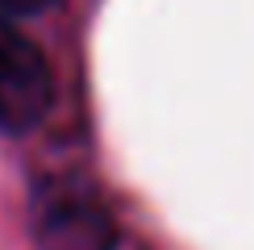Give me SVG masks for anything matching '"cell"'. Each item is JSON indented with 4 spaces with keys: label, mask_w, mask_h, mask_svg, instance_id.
Segmentation results:
<instances>
[{
    "label": "cell",
    "mask_w": 254,
    "mask_h": 250,
    "mask_svg": "<svg viewBox=\"0 0 254 250\" xmlns=\"http://www.w3.org/2000/svg\"><path fill=\"white\" fill-rule=\"evenodd\" d=\"M34 234L42 250H113L117 246L113 213L79 180L46 184L38 192Z\"/></svg>",
    "instance_id": "6da1fadb"
},
{
    "label": "cell",
    "mask_w": 254,
    "mask_h": 250,
    "mask_svg": "<svg viewBox=\"0 0 254 250\" xmlns=\"http://www.w3.org/2000/svg\"><path fill=\"white\" fill-rule=\"evenodd\" d=\"M55 79L46 55L17 29V21L0 13V129L29 133L50 113Z\"/></svg>",
    "instance_id": "7a4b0ae2"
},
{
    "label": "cell",
    "mask_w": 254,
    "mask_h": 250,
    "mask_svg": "<svg viewBox=\"0 0 254 250\" xmlns=\"http://www.w3.org/2000/svg\"><path fill=\"white\" fill-rule=\"evenodd\" d=\"M50 4H59V0H0V13H8V17H29V13H46Z\"/></svg>",
    "instance_id": "3957f363"
}]
</instances>
